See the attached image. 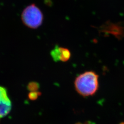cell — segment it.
Returning <instances> with one entry per match:
<instances>
[{
	"label": "cell",
	"mask_w": 124,
	"mask_h": 124,
	"mask_svg": "<svg viewBox=\"0 0 124 124\" xmlns=\"http://www.w3.org/2000/svg\"><path fill=\"white\" fill-rule=\"evenodd\" d=\"M77 93L83 97L94 95L99 87V76L93 71H86L77 77L75 81Z\"/></svg>",
	"instance_id": "6da1fadb"
},
{
	"label": "cell",
	"mask_w": 124,
	"mask_h": 124,
	"mask_svg": "<svg viewBox=\"0 0 124 124\" xmlns=\"http://www.w3.org/2000/svg\"><path fill=\"white\" fill-rule=\"evenodd\" d=\"M44 19L41 10L35 4L26 7L23 11L21 19L23 23L28 28L36 29L42 24Z\"/></svg>",
	"instance_id": "7a4b0ae2"
},
{
	"label": "cell",
	"mask_w": 124,
	"mask_h": 124,
	"mask_svg": "<svg viewBox=\"0 0 124 124\" xmlns=\"http://www.w3.org/2000/svg\"><path fill=\"white\" fill-rule=\"evenodd\" d=\"M12 108V103L4 87L0 86V119L8 115Z\"/></svg>",
	"instance_id": "3957f363"
},
{
	"label": "cell",
	"mask_w": 124,
	"mask_h": 124,
	"mask_svg": "<svg viewBox=\"0 0 124 124\" xmlns=\"http://www.w3.org/2000/svg\"><path fill=\"white\" fill-rule=\"evenodd\" d=\"M70 53L68 49L56 47L51 52V55L54 61H66L70 57Z\"/></svg>",
	"instance_id": "277c9868"
}]
</instances>
